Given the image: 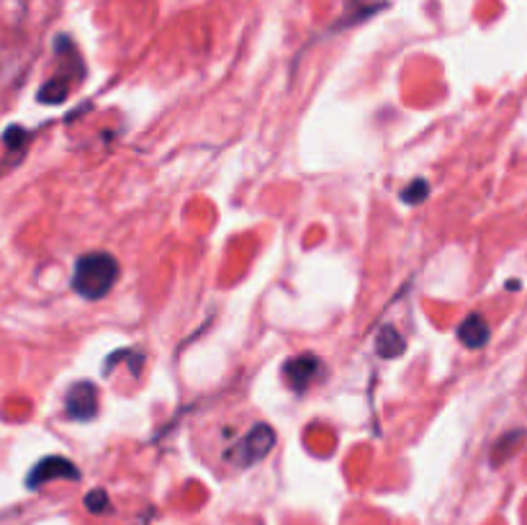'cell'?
Wrapping results in <instances>:
<instances>
[{
    "label": "cell",
    "instance_id": "9",
    "mask_svg": "<svg viewBox=\"0 0 527 525\" xmlns=\"http://www.w3.org/2000/svg\"><path fill=\"white\" fill-rule=\"evenodd\" d=\"M427 194H430V186H427V181L417 178L412 186L404 188L402 191V201L404 204H422V201L427 199Z\"/></svg>",
    "mask_w": 527,
    "mask_h": 525
},
{
    "label": "cell",
    "instance_id": "8",
    "mask_svg": "<svg viewBox=\"0 0 527 525\" xmlns=\"http://www.w3.org/2000/svg\"><path fill=\"white\" fill-rule=\"evenodd\" d=\"M67 93H70V83H67V78H52L47 85H44L42 91H39V101L54 106V103L65 101Z\"/></svg>",
    "mask_w": 527,
    "mask_h": 525
},
{
    "label": "cell",
    "instance_id": "4",
    "mask_svg": "<svg viewBox=\"0 0 527 525\" xmlns=\"http://www.w3.org/2000/svg\"><path fill=\"white\" fill-rule=\"evenodd\" d=\"M52 479H70V482H80V471L70 459H62V456H47V459L34 464V469L29 471V477H26V487L39 489L47 482H52Z\"/></svg>",
    "mask_w": 527,
    "mask_h": 525
},
{
    "label": "cell",
    "instance_id": "7",
    "mask_svg": "<svg viewBox=\"0 0 527 525\" xmlns=\"http://www.w3.org/2000/svg\"><path fill=\"white\" fill-rule=\"evenodd\" d=\"M376 350L381 358H396L404 353V338L399 335V330L391 325L381 327L376 338Z\"/></svg>",
    "mask_w": 527,
    "mask_h": 525
},
{
    "label": "cell",
    "instance_id": "3",
    "mask_svg": "<svg viewBox=\"0 0 527 525\" xmlns=\"http://www.w3.org/2000/svg\"><path fill=\"white\" fill-rule=\"evenodd\" d=\"M65 415L78 423H88L98 415V389L90 381H78L67 389Z\"/></svg>",
    "mask_w": 527,
    "mask_h": 525
},
{
    "label": "cell",
    "instance_id": "10",
    "mask_svg": "<svg viewBox=\"0 0 527 525\" xmlns=\"http://www.w3.org/2000/svg\"><path fill=\"white\" fill-rule=\"evenodd\" d=\"M85 505H88L90 513H108L111 510V502H108V495L103 489H93L88 497H85Z\"/></svg>",
    "mask_w": 527,
    "mask_h": 525
},
{
    "label": "cell",
    "instance_id": "2",
    "mask_svg": "<svg viewBox=\"0 0 527 525\" xmlns=\"http://www.w3.org/2000/svg\"><path fill=\"white\" fill-rule=\"evenodd\" d=\"M276 446V430L270 428V425L258 423L245 438L234 443L232 451L227 453V461L232 466H240V469H247V466L258 464L273 451Z\"/></svg>",
    "mask_w": 527,
    "mask_h": 525
},
{
    "label": "cell",
    "instance_id": "1",
    "mask_svg": "<svg viewBox=\"0 0 527 525\" xmlns=\"http://www.w3.org/2000/svg\"><path fill=\"white\" fill-rule=\"evenodd\" d=\"M119 278V263L111 253H88L75 263L72 273V289L78 291L83 299L96 302L103 299L108 291L114 289Z\"/></svg>",
    "mask_w": 527,
    "mask_h": 525
},
{
    "label": "cell",
    "instance_id": "5",
    "mask_svg": "<svg viewBox=\"0 0 527 525\" xmlns=\"http://www.w3.org/2000/svg\"><path fill=\"white\" fill-rule=\"evenodd\" d=\"M319 371H322V361H319L317 356H309V353L283 363V379L288 381V387L294 389L296 394L306 392V389L312 387V381L317 379Z\"/></svg>",
    "mask_w": 527,
    "mask_h": 525
},
{
    "label": "cell",
    "instance_id": "6",
    "mask_svg": "<svg viewBox=\"0 0 527 525\" xmlns=\"http://www.w3.org/2000/svg\"><path fill=\"white\" fill-rule=\"evenodd\" d=\"M489 335H492V332H489V325H486V320L481 314H468L466 320L461 322V327H458V340L471 350L484 348Z\"/></svg>",
    "mask_w": 527,
    "mask_h": 525
}]
</instances>
